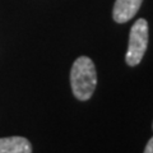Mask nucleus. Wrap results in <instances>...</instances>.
I'll list each match as a JSON object with an SVG mask.
<instances>
[{
    "mask_svg": "<svg viewBox=\"0 0 153 153\" xmlns=\"http://www.w3.org/2000/svg\"><path fill=\"white\" fill-rule=\"evenodd\" d=\"M0 153H32V144L25 137L0 138Z\"/></svg>",
    "mask_w": 153,
    "mask_h": 153,
    "instance_id": "4",
    "label": "nucleus"
},
{
    "mask_svg": "<svg viewBox=\"0 0 153 153\" xmlns=\"http://www.w3.org/2000/svg\"><path fill=\"white\" fill-rule=\"evenodd\" d=\"M144 153H153V137L151 138L149 140H148L147 146L144 148Z\"/></svg>",
    "mask_w": 153,
    "mask_h": 153,
    "instance_id": "5",
    "label": "nucleus"
},
{
    "mask_svg": "<svg viewBox=\"0 0 153 153\" xmlns=\"http://www.w3.org/2000/svg\"><path fill=\"white\" fill-rule=\"evenodd\" d=\"M70 85L73 94L79 101H88L97 85V73L92 59L79 56L70 70Z\"/></svg>",
    "mask_w": 153,
    "mask_h": 153,
    "instance_id": "1",
    "label": "nucleus"
},
{
    "mask_svg": "<svg viewBox=\"0 0 153 153\" xmlns=\"http://www.w3.org/2000/svg\"><path fill=\"white\" fill-rule=\"evenodd\" d=\"M152 129H153V125H152Z\"/></svg>",
    "mask_w": 153,
    "mask_h": 153,
    "instance_id": "6",
    "label": "nucleus"
},
{
    "mask_svg": "<svg viewBox=\"0 0 153 153\" xmlns=\"http://www.w3.org/2000/svg\"><path fill=\"white\" fill-rule=\"evenodd\" d=\"M148 46V23L144 18H139L130 28L129 46L125 61L129 66H137L142 61Z\"/></svg>",
    "mask_w": 153,
    "mask_h": 153,
    "instance_id": "2",
    "label": "nucleus"
},
{
    "mask_svg": "<svg viewBox=\"0 0 153 153\" xmlns=\"http://www.w3.org/2000/svg\"><path fill=\"white\" fill-rule=\"evenodd\" d=\"M143 0H116L114 4L112 17L116 23H126L139 10Z\"/></svg>",
    "mask_w": 153,
    "mask_h": 153,
    "instance_id": "3",
    "label": "nucleus"
}]
</instances>
